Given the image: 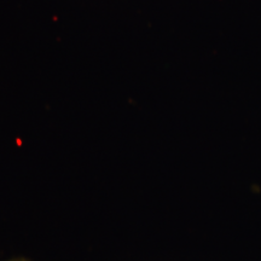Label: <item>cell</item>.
Wrapping results in <instances>:
<instances>
[{
    "label": "cell",
    "instance_id": "1",
    "mask_svg": "<svg viewBox=\"0 0 261 261\" xmlns=\"http://www.w3.org/2000/svg\"><path fill=\"white\" fill-rule=\"evenodd\" d=\"M10 261H29L28 259H24V257H17V259H12Z\"/></svg>",
    "mask_w": 261,
    "mask_h": 261
}]
</instances>
